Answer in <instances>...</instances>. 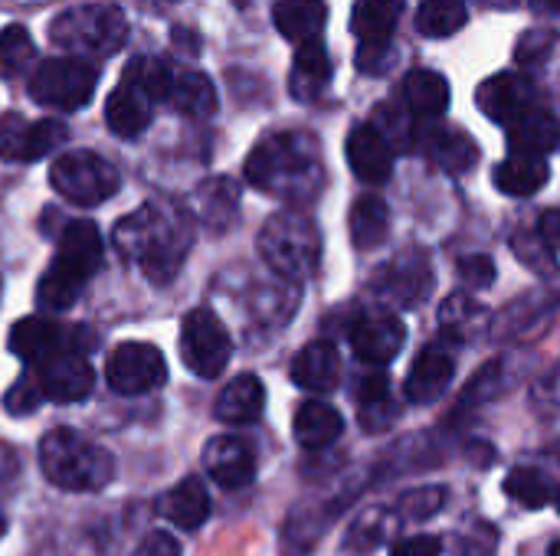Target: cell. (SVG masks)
Instances as JSON below:
<instances>
[{
	"label": "cell",
	"instance_id": "6da1fadb",
	"mask_svg": "<svg viewBox=\"0 0 560 556\" xmlns=\"http://www.w3.org/2000/svg\"><path fill=\"white\" fill-rule=\"evenodd\" d=\"M115 252L125 262H138L154 285L171 282L190 252V223L167 203H144L112 229Z\"/></svg>",
	"mask_w": 560,
	"mask_h": 556
},
{
	"label": "cell",
	"instance_id": "7a4b0ae2",
	"mask_svg": "<svg viewBox=\"0 0 560 556\" xmlns=\"http://www.w3.org/2000/svg\"><path fill=\"white\" fill-rule=\"evenodd\" d=\"M246 180L272 197L308 203L325 184L318 141L305 131H279L262 138L246 157Z\"/></svg>",
	"mask_w": 560,
	"mask_h": 556
},
{
	"label": "cell",
	"instance_id": "3957f363",
	"mask_svg": "<svg viewBox=\"0 0 560 556\" xmlns=\"http://www.w3.org/2000/svg\"><path fill=\"white\" fill-rule=\"evenodd\" d=\"M105 256L102 233L92 220H72L62 226L56 256L36 285V301L46 311H66L79 301L89 279L98 272Z\"/></svg>",
	"mask_w": 560,
	"mask_h": 556
},
{
	"label": "cell",
	"instance_id": "277c9868",
	"mask_svg": "<svg viewBox=\"0 0 560 556\" xmlns=\"http://www.w3.org/2000/svg\"><path fill=\"white\" fill-rule=\"evenodd\" d=\"M43 478L62 492H98L115 475V459L75 429H52L39 442Z\"/></svg>",
	"mask_w": 560,
	"mask_h": 556
},
{
	"label": "cell",
	"instance_id": "5b68a950",
	"mask_svg": "<svg viewBox=\"0 0 560 556\" xmlns=\"http://www.w3.org/2000/svg\"><path fill=\"white\" fill-rule=\"evenodd\" d=\"M259 256L282 282H302L318 269L322 259V233L315 220L305 213L285 210L272 213L259 229Z\"/></svg>",
	"mask_w": 560,
	"mask_h": 556
},
{
	"label": "cell",
	"instance_id": "8992f818",
	"mask_svg": "<svg viewBox=\"0 0 560 556\" xmlns=\"http://www.w3.org/2000/svg\"><path fill=\"white\" fill-rule=\"evenodd\" d=\"M128 36V20L115 3H85L62 10L49 23V39L66 52L82 56H112Z\"/></svg>",
	"mask_w": 560,
	"mask_h": 556
},
{
	"label": "cell",
	"instance_id": "52a82bcc",
	"mask_svg": "<svg viewBox=\"0 0 560 556\" xmlns=\"http://www.w3.org/2000/svg\"><path fill=\"white\" fill-rule=\"evenodd\" d=\"M98 85V69L79 56H56L33 69L26 88L36 105L56 111H79L92 102Z\"/></svg>",
	"mask_w": 560,
	"mask_h": 556
},
{
	"label": "cell",
	"instance_id": "ba28073f",
	"mask_svg": "<svg viewBox=\"0 0 560 556\" xmlns=\"http://www.w3.org/2000/svg\"><path fill=\"white\" fill-rule=\"evenodd\" d=\"M52 190L75 203V206H98L112 200L121 187V177L112 161H105L95 151H69L59 154L49 167Z\"/></svg>",
	"mask_w": 560,
	"mask_h": 556
},
{
	"label": "cell",
	"instance_id": "9c48e42d",
	"mask_svg": "<svg viewBox=\"0 0 560 556\" xmlns=\"http://www.w3.org/2000/svg\"><path fill=\"white\" fill-rule=\"evenodd\" d=\"M230 357H233V341L223 321L210 308H194L180 324L184 367L200 380H213L226 370Z\"/></svg>",
	"mask_w": 560,
	"mask_h": 556
},
{
	"label": "cell",
	"instance_id": "30bf717a",
	"mask_svg": "<svg viewBox=\"0 0 560 556\" xmlns=\"http://www.w3.org/2000/svg\"><path fill=\"white\" fill-rule=\"evenodd\" d=\"M105 380L121 397H141L167 380L164 354L148 341H125L105 360Z\"/></svg>",
	"mask_w": 560,
	"mask_h": 556
},
{
	"label": "cell",
	"instance_id": "8fae6325",
	"mask_svg": "<svg viewBox=\"0 0 560 556\" xmlns=\"http://www.w3.org/2000/svg\"><path fill=\"white\" fill-rule=\"evenodd\" d=\"M69 138V128L56 118L30 121L16 111L0 115V157L13 164H30L56 151Z\"/></svg>",
	"mask_w": 560,
	"mask_h": 556
},
{
	"label": "cell",
	"instance_id": "7c38bea8",
	"mask_svg": "<svg viewBox=\"0 0 560 556\" xmlns=\"http://www.w3.org/2000/svg\"><path fill=\"white\" fill-rule=\"evenodd\" d=\"M82 331L75 328H62L49 318H20L10 328V351L23 360V364H49L62 354H75Z\"/></svg>",
	"mask_w": 560,
	"mask_h": 556
},
{
	"label": "cell",
	"instance_id": "4fadbf2b",
	"mask_svg": "<svg viewBox=\"0 0 560 556\" xmlns=\"http://www.w3.org/2000/svg\"><path fill=\"white\" fill-rule=\"evenodd\" d=\"M407 344V324L390 311H368L351 324L354 357L368 367H387Z\"/></svg>",
	"mask_w": 560,
	"mask_h": 556
},
{
	"label": "cell",
	"instance_id": "5bb4252c",
	"mask_svg": "<svg viewBox=\"0 0 560 556\" xmlns=\"http://www.w3.org/2000/svg\"><path fill=\"white\" fill-rule=\"evenodd\" d=\"M203 472L220 488L236 492V488L253 485V478H256V456L236 436H213L203 446Z\"/></svg>",
	"mask_w": 560,
	"mask_h": 556
},
{
	"label": "cell",
	"instance_id": "9a60e30c",
	"mask_svg": "<svg viewBox=\"0 0 560 556\" xmlns=\"http://www.w3.org/2000/svg\"><path fill=\"white\" fill-rule=\"evenodd\" d=\"M476 102L492 121L512 125L515 118H522L525 111L535 108V88L522 72H499L479 85Z\"/></svg>",
	"mask_w": 560,
	"mask_h": 556
},
{
	"label": "cell",
	"instance_id": "2e32d148",
	"mask_svg": "<svg viewBox=\"0 0 560 556\" xmlns=\"http://www.w3.org/2000/svg\"><path fill=\"white\" fill-rule=\"evenodd\" d=\"M433 282H436V275H433L430 262H427L423 256H417V252L387 262V269L374 279L377 292H381L384 298L404 305V308L420 305V301L427 298V292L433 288Z\"/></svg>",
	"mask_w": 560,
	"mask_h": 556
},
{
	"label": "cell",
	"instance_id": "e0dca14e",
	"mask_svg": "<svg viewBox=\"0 0 560 556\" xmlns=\"http://www.w3.org/2000/svg\"><path fill=\"white\" fill-rule=\"evenodd\" d=\"M348 164L358 180L377 187L394 174V144L374 125H358L348 134Z\"/></svg>",
	"mask_w": 560,
	"mask_h": 556
},
{
	"label": "cell",
	"instance_id": "ac0fdd59",
	"mask_svg": "<svg viewBox=\"0 0 560 556\" xmlns=\"http://www.w3.org/2000/svg\"><path fill=\"white\" fill-rule=\"evenodd\" d=\"M453 377H456V360H453V354L443 351V347H427V351L413 360V367H410V374H407V383H404V393H407L410 403L430 406V403H436V400L450 390Z\"/></svg>",
	"mask_w": 560,
	"mask_h": 556
},
{
	"label": "cell",
	"instance_id": "d6986e66",
	"mask_svg": "<svg viewBox=\"0 0 560 556\" xmlns=\"http://www.w3.org/2000/svg\"><path fill=\"white\" fill-rule=\"evenodd\" d=\"M39 387L43 397L52 403H79L92 393L95 387V370L89 367L85 357L79 354H62L39 370Z\"/></svg>",
	"mask_w": 560,
	"mask_h": 556
},
{
	"label": "cell",
	"instance_id": "ffe728a7",
	"mask_svg": "<svg viewBox=\"0 0 560 556\" xmlns=\"http://www.w3.org/2000/svg\"><path fill=\"white\" fill-rule=\"evenodd\" d=\"M292 383L302 387L305 393H331L341 383V357L335 344L328 341H312L292 357Z\"/></svg>",
	"mask_w": 560,
	"mask_h": 556
},
{
	"label": "cell",
	"instance_id": "44dd1931",
	"mask_svg": "<svg viewBox=\"0 0 560 556\" xmlns=\"http://www.w3.org/2000/svg\"><path fill=\"white\" fill-rule=\"evenodd\" d=\"M262 410H266V390H262L259 377H253V374L230 380L213 403V416L230 426H249L262 416Z\"/></svg>",
	"mask_w": 560,
	"mask_h": 556
},
{
	"label": "cell",
	"instance_id": "7402d4cb",
	"mask_svg": "<svg viewBox=\"0 0 560 556\" xmlns=\"http://www.w3.org/2000/svg\"><path fill=\"white\" fill-rule=\"evenodd\" d=\"M558 141L560 125L551 111H545L538 105L509 125V147L518 157H545L558 147Z\"/></svg>",
	"mask_w": 560,
	"mask_h": 556
},
{
	"label": "cell",
	"instance_id": "603a6c76",
	"mask_svg": "<svg viewBox=\"0 0 560 556\" xmlns=\"http://www.w3.org/2000/svg\"><path fill=\"white\" fill-rule=\"evenodd\" d=\"M151 98L144 92H138L135 85L121 82L112 88L108 102H105V125L112 134L118 138H138L148 125H151Z\"/></svg>",
	"mask_w": 560,
	"mask_h": 556
},
{
	"label": "cell",
	"instance_id": "cb8c5ba5",
	"mask_svg": "<svg viewBox=\"0 0 560 556\" xmlns=\"http://www.w3.org/2000/svg\"><path fill=\"white\" fill-rule=\"evenodd\" d=\"M276 29L292 43H312L322 36L328 23V3L325 0H279L272 7Z\"/></svg>",
	"mask_w": 560,
	"mask_h": 556
},
{
	"label": "cell",
	"instance_id": "d4e9b609",
	"mask_svg": "<svg viewBox=\"0 0 560 556\" xmlns=\"http://www.w3.org/2000/svg\"><path fill=\"white\" fill-rule=\"evenodd\" d=\"M158 514L184 531H197L207 518H210V495L203 488L200 478H184L180 485H174L161 501H158Z\"/></svg>",
	"mask_w": 560,
	"mask_h": 556
},
{
	"label": "cell",
	"instance_id": "484cf974",
	"mask_svg": "<svg viewBox=\"0 0 560 556\" xmlns=\"http://www.w3.org/2000/svg\"><path fill=\"white\" fill-rule=\"evenodd\" d=\"M331 82V59H328V49L312 39V43H302L295 49V62H292V79H289V88L299 102H312L322 95V88Z\"/></svg>",
	"mask_w": 560,
	"mask_h": 556
},
{
	"label": "cell",
	"instance_id": "4316f807",
	"mask_svg": "<svg viewBox=\"0 0 560 556\" xmlns=\"http://www.w3.org/2000/svg\"><path fill=\"white\" fill-rule=\"evenodd\" d=\"M295 439L305 449H328L331 442L341 439L345 433V419L335 406H328L325 400H308L299 406L295 413Z\"/></svg>",
	"mask_w": 560,
	"mask_h": 556
},
{
	"label": "cell",
	"instance_id": "83f0119b",
	"mask_svg": "<svg viewBox=\"0 0 560 556\" xmlns=\"http://www.w3.org/2000/svg\"><path fill=\"white\" fill-rule=\"evenodd\" d=\"M400 13L404 0H358L351 13V29L361 39V46H387Z\"/></svg>",
	"mask_w": 560,
	"mask_h": 556
},
{
	"label": "cell",
	"instance_id": "f1b7e54d",
	"mask_svg": "<svg viewBox=\"0 0 560 556\" xmlns=\"http://www.w3.org/2000/svg\"><path fill=\"white\" fill-rule=\"evenodd\" d=\"M423 147L427 154L450 174H466L476 167L479 161V147L476 141L466 134V131H456V128H433L430 134H423Z\"/></svg>",
	"mask_w": 560,
	"mask_h": 556
},
{
	"label": "cell",
	"instance_id": "f546056e",
	"mask_svg": "<svg viewBox=\"0 0 560 556\" xmlns=\"http://www.w3.org/2000/svg\"><path fill=\"white\" fill-rule=\"evenodd\" d=\"M404 102L417 118H440L450 108V82L433 69H413L404 79Z\"/></svg>",
	"mask_w": 560,
	"mask_h": 556
},
{
	"label": "cell",
	"instance_id": "4dcf8cb0",
	"mask_svg": "<svg viewBox=\"0 0 560 556\" xmlns=\"http://www.w3.org/2000/svg\"><path fill=\"white\" fill-rule=\"evenodd\" d=\"M194 206L210 229H226L240 210V187L230 177H210L197 187Z\"/></svg>",
	"mask_w": 560,
	"mask_h": 556
},
{
	"label": "cell",
	"instance_id": "1f68e13d",
	"mask_svg": "<svg viewBox=\"0 0 560 556\" xmlns=\"http://www.w3.org/2000/svg\"><path fill=\"white\" fill-rule=\"evenodd\" d=\"M358 403H361V426L364 433H381L394 426L397 419V403L390 400V380L384 370H371L358 383Z\"/></svg>",
	"mask_w": 560,
	"mask_h": 556
},
{
	"label": "cell",
	"instance_id": "d6a6232c",
	"mask_svg": "<svg viewBox=\"0 0 560 556\" xmlns=\"http://www.w3.org/2000/svg\"><path fill=\"white\" fill-rule=\"evenodd\" d=\"M492 177H495V187L502 193H509V197H532V193H538L548 184L551 167H548L545 157H518V154H512L509 161H502L495 167Z\"/></svg>",
	"mask_w": 560,
	"mask_h": 556
},
{
	"label": "cell",
	"instance_id": "836d02e7",
	"mask_svg": "<svg viewBox=\"0 0 560 556\" xmlns=\"http://www.w3.org/2000/svg\"><path fill=\"white\" fill-rule=\"evenodd\" d=\"M348 226H351V239H354L358 249H364V252H368V249H377V246L387 239V233H390V210H387V203H384L381 197H374V193L358 197L354 206H351Z\"/></svg>",
	"mask_w": 560,
	"mask_h": 556
},
{
	"label": "cell",
	"instance_id": "e575fe53",
	"mask_svg": "<svg viewBox=\"0 0 560 556\" xmlns=\"http://www.w3.org/2000/svg\"><path fill=\"white\" fill-rule=\"evenodd\" d=\"M167 102L187 118H210L217 111V88L203 72H180L174 75Z\"/></svg>",
	"mask_w": 560,
	"mask_h": 556
},
{
	"label": "cell",
	"instance_id": "d590c367",
	"mask_svg": "<svg viewBox=\"0 0 560 556\" xmlns=\"http://www.w3.org/2000/svg\"><path fill=\"white\" fill-rule=\"evenodd\" d=\"M121 82H128L138 92H144L151 102H167L171 85H174V75H171V69H167L164 59H158V56H135L125 66V79Z\"/></svg>",
	"mask_w": 560,
	"mask_h": 556
},
{
	"label": "cell",
	"instance_id": "8d00e7d4",
	"mask_svg": "<svg viewBox=\"0 0 560 556\" xmlns=\"http://www.w3.org/2000/svg\"><path fill=\"white\" fill-rule=\"evenodd\" d=\"M505 492H509L522 508H528V511H541V508H548V505L558 498L555 482H551L545 472H538V469H515V472L505 478Z\"/></svg>",
	"mask_w": 560,
	"mask_h": 556
},
{
	"label": "cell",
	"instance_id": "74e56055",
	"mask_svg": "<svg viewBox=\"0 0 560 556\" xmlns=\"http://www.w3.org/2000/svg\"><path fill=\"white\" fill-rule=\"evenodd\" d=\"M466 26V3L463 0H423L417 10V29L423 36H453Z\"/></svg>",
	"mask_w": 560,
	"mask_h": 556
},
{
	"label": "cell",
	"instance_id": "f35d334b",
	"mask_svg": "<svg viewBox=\"0 0 560 556\" xmlns=\"http://www.w3.org/2000/svg\"><path fill=\"white\" fill-rule=\"evenodd\" d=\"M33 59H36V46H33V36L26 33V26H20V23L3 26L0 29V79L20 75Z\"/></svg>",
	"mask_w": 560,
	"mask_h": 556
},
{
	"label": "cell",
	"instance_id": "ab89813d",
	"mask_svg": "<svg viewBox=\"0 0 560 556\" xmlns=\"http://www.w3.org/2000/svg\"><path fill=\"white\" fill-rule=\"evenodd\" d=\"M443 501H446V488L440 485H427V488H417V492H407L397 505L400 518L407 521H430L433 514L443 511Z\"/></svg>",
	"mask_w": 560,
	"mask_h": 556
},
{
	"label": "cell",
	"instance_id": "60d3db41",
	"mask_svg": "<svg viewBox=\"0 0 560 556\" xmlns=\"http://www.w3.org/2000/svg\"><path fill=\"white\" fill-rule=\"evenodd\" d=\"M43 400H46V397H43L39 377H36V380H33V377H20V380L7 390L3 410H7L10 416H26V413H36Z\"/></svg>",
	"mask_w": 560,
	"mask_h": 556
},
{
	"label": "cell",
	"instance_id": "b9f144b4",
	"mask_svg": "<svg viewBox=\"0 0 560 556\" xmlns=\"http://www.w3.org/2000/svg\"><path fill=\"white\" fill-rule=\"evenodd\" d=\"M512 249H515V256H518L528 269H535V272H541V275L555 272V249H551L541 236L522 233L518 239H512Z\"/></svg>",
	"mask_w": 560,
	"mask_h": 556
},
{
	"label": "cell",
	"instance_id": "7bdbcfd3",
	"mask_svg": "<svg viewBox=\"0 0 560 556\" xmlns=\"http://www.w3.org/2000/svg\"><path fill=\"white\" fill-rule=\"evenodd\" d=\"M459 279L466 288H486L495 282V262L489 256H466L459 259Z\"/></svg>",
	"mask_w": 560,
	"mask_h": 556
},
{
	"label": "cell",
	"instance_id": "ee69618b",
	"mask_svg": "<svg viewBox=\"0 0 560 556\" xmlns=\"http://www.w3.org/2000/svg\"><path fill=\"white\" fill-rule=\"evenodd\" d=\"M551 43H555L551 33H525L522 43H518V62H522V66L538 62V59L551 49Z\"/></svg>",
	"mask_w": 560,
	"mask_h": 556
},
{
	"label": "cell",
	"instance_id": "f6af8a7d",
	"mask_svg": "<svg viewBox=\"0 0 560 556\" xmlns=\"http://www.w3.org/2000/svg\"><path fill=\"white\" fill-rule=\"evenodd\" d=\"M135 556H180V544L167 531H151Z\"/></svg>",
	"mask_w": 560,
	"mask_h": 556
},
{
	"label": "cell",
	"instance_id": "bcb514c9",
	"mask_svg": "<svg viewBox=\"0 0 560 556\" xmlns=\"http://www.w3.org/2000/svg\"><path fill=\"white\" fill-rule=\"evenodd\" d=\"M443 551V544L436 541V537H430V534H420V537H407V541H400L390 556H440Z\"/></svg>",
	"mask_w": 560,
	"mask_h": 556
},
{
	"label": "cell",
	"instance_id": "7dc6e473",
	"mask_svg": "<svg viewBox=\"0 0 560 556\" xmlns=\"http://www.w3.org/2000/svg\"><path fill=\"white\" fill-rule=\"evenodd\" d=\"M541 239H545L551 249H560V210L545 213V220H541Z\"/></svg>",
	"mask_w": 560,
	"mask_h": 556
},
{
	"label": "cell",
	"instance_id": "c3c4849f",
	"mask_svg": "<svg viewBox=\"0 0 560 556\" xmlns=\"http://www.w3.org/2000/svg\"><path fill=\"white\" fill-rule=\"evenodd\" d=\"M538 7H545V10H560V0H535Z\"/></svg>",
	"mask_w": 560,
	"mask_h": 556
},
{
	"label": "cell",
	"instance_id": "681fc988",
	"mask_svg": "<svg viewBox=\"0 0 560 556\" xmlns=\"http://www.w3.org/2000/svg\"><path fill=\"white\" fill-rule=\"evenodd\" d=\"M3 531H7V521H3V514H0V537H3Z\"/></svg>",
	"mask_w": 560,
	"mask_h": 556
},
{
	"label": "cell",
	"instance_id": "f907efd6",
	"mask_svg": "<svg viewBox=\"0 0 560 556\" xmlns=\"http://www.w3.org/2000/svg\"><path fill=\"white\" fill-rule=\"evenodd\" d=\"M551 556H560V541L555 544V547H551Z\"/></svg>",
	"mask_w": 560,
	"mask_h": 556
},
{
	"label": "cell",
	"instance_id": "816d5d0a",
	"mask_svg": "<svg viewBox=\"0 0 560 556\" xmlns=\"http://www.w3.org/2000/svg\"><path fill=\"white\" fill-rule=\"evenodd\" d=\"M555 383H558V393H560V364H558V374H555Z\"/></svg>",
	"mask_w": 560,
	"mask_h": 556
},
{
	"label": "cell",
	"instance_id": "f5cc1de1",
	"mask_svg": "<svg viewBox=\"0 0 560 556\" xmlns=\"http://www.w3.org/2000/svg\"><path fill=\"white\" fill-rule=\"evenodd\" d=\"M558 511H560V492H558Z\"/></svg>",
	"mask_w": 560,
	"mask_h": 556
}]
</instances>
